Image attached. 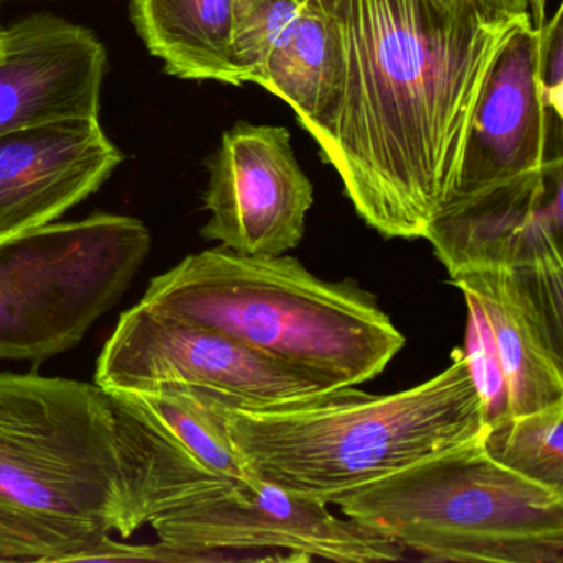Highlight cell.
I'll list each match as a JSON object with an SVG mask.
<instances>
[{
    "label": "cell",
    "instance_id": "6da1fadb",
    "mask_svg": "<svg viewBox=\"0 0 563 563\" xmlns=\"http://www.w3.org/2000/svg\"><path fill=\"white\" fill-rule=\"evenodd\" d=\"M341 37V100L316 141L385 239H424L453 194L471 118L517 21L428 0H318ZM529 19V18H523Z\"/></svg>",
    "mask_w": 563,
    "mask_h": 563
},
{
    "label": "cell",
    "instance_id": "7a4b0ae2",
    "mask_svg": "<svg viewBox=\"0 0 563 563\" xmlns=\"http://www.w3.org/2000/svg\"><path fill=\"white\" fill-rule=\"evenodd\" d=\"M213 394L230 440L256 479L328 506L481 440L487 428L486 400L470 358L457 349L441 374L397 394L332 388L265 408L235 407Z\"/></svg>",
    "mask_w": 563,
    "mask_h": 563
},
{
    "label": "cell",
    "instance_id": "3957f363",
    "mask_svg": "<svg viewBox=\"0 0 563 563\" xmlns=\"http://www.w3.org/2000/svg\"><path fill=\"white\" fill-rule=\"evenodd\" d=\"M113 532L133 536L110 394L0 372V562H88Z\"/></svg>",
    "mask_w": 563,
    "mask_h": 563
},
{
    "label": "cell",
    "instance_id": "277c9868",
    "mask_svg": "<svg viewBox=\"0 0 563 563\" xmlns=\"http://www.w3.org/2000/svg\"><path fill=\"white\" fill-rule=\"evenodd\" d=\"M141 302L230 335L328 388L372 380L405 345L372 292L352 279L325 282L286 255L206 250L153 278Z\"/></svg>",
    "mask_w": 563,
    "mask_h": 563
},
{
    "label": "cell",
    "instance_id": "5b68a950",
    "mask_svg": "<svg viewBox=\"0 0 563 563\" xmlns=\"http://www.w3.org/2000/svg\"><path fill=\"white\" fill-rule=\"evenodd\" d=\"M335 506L433 562L563 563V493L500 466L481 440L368 484Z\"/></svg>",
    "mask_w": 563,
    "mask_h": 563
},
{
    "label": "cell",
    "instance_id": "8992f818",
    "mask_svg": "<svg viewBox=\"0 0 563 563\" xmlns=\"http://www.w3.org/2000/svg\"><path fill=\"white\" fill-rule=\"evenodd\" d=\"M150 252V229L117 213L0 240V361L41 364L77 347Z\"/></svg>",
    "mask_w": 563,
    "mask_h": 563
},
{
    "label": "cell",
    "instance_id": "52a82bcc",
    "mask_svg": "<svg viewBox=\"0 0 563 563\" xmlns=\"http://www.w3.org/2000/svg\"><path fill=\"white\" fill-rule=\"evenodd\" d=\"M164 562H397L394 540L252 477L151 520Z\"/></svg>",
    "mask_w": 563,
    "mask_h": 563
},
{
    "label": "cell",
    "instance_id": "ba28073f",
    "mask_svg": "<svg viewBox=\"0 0 563 563\" xmlns=\"http://www.w3.org/2000/svg\"><path fill=\"white\" fill-rule=\"evenodd\" d=\"M95 384L113 391L190 385L219 391L240 408L273 407L332 390L230 335L143 302L118 319L98 357Z\"/></svg>",
    "mask_w": 563,
    "mask_h": 563
},
{
    "label": "cell",
    "instance_id": "9c48e42d",
    "mask_svg": "<svg viewBox=\"0 0 563 563\" xmlns=\"http://www.w3.org/2000/svg\"><path fill=\"white\" fill-rule=\"evenodd\" d=\"M479 316L500 378L497 417L563 401V262L451 273Z\"/></svg>",
    "mask_w": 563,
    "mask_h": 563
},
{
    "label": "cell",
    "instance_id": "30bf717a",
    "mask_svg": "<svg viewBox=\"0 0 563 563\" xmlns=\"http://www.w3.org/2000/svg\"><path fill=\"white\" fill-rule=\"evenodd\" d=\"M202 236L242 255H286L302 242L314 203L286 128L239 123L209 163Z\"/></svg>",
    "mask_w": 563,
    "mask_h": 563
},
{
    "label": "cell",
    "instance_id": "8fae6325",
    "mask_svg": "<svg viewBox=\"0 0 563 563\" xmlns=\"http://www.w3.org/2000/svg\"><path fill=\"white\" fill-rule=\"evenodd\" d=\"M560 144L562 118L547 107L540 87L539 31L530 19H522L487 75L446 203L540 169L562 156Z\"/></svg>",
    "mask_w": 563,
    "mask_h": 563
},
{
    "label": "cell",
    "instance_id": "7c38bea8",
    "mask_svg": "<svg viewBox=\"0 0 563 563\" xmlns=\"http://www.w3.org/2000/svg\"><path fill=\"white\" fill-rule=\"evenodd\" d=\"M563 157L467 199L446 203L424 240L448 275L483 266L562 260Z\"/></svg>",
    "mask_w": 563,
    "mask_h": 563
},
{
    "label": "cell",
    "instance_id": "4fadbf2b",
    "mask_svg": "<svg viewBox=\"0 0 563 563\" xmlns=\"http://www.w3.org/2000/svg\"><path fill=\"white\" fill-rule=\"evenodd\" d=\"M108 55L97 35L54 15L0 27V134L98 120Z\"/></svg>",
    "mask_w": 563,
    "mask_h": 563
},
{
    "label": "cell",
    "instance_id": "5bb4252c",
    "mask_svg": "<svg viewBox=\"0 0 563 563\" xmlns=\"http://www.w3.org/2000/svg\"><path fill=\"white\" fill-rule=\"evenodd\" d=\"M121 163L100 120L0 134V240L57 222L98 192Z\"/></svg>",
    "mask_w": 563,
    "mask_h": 563
},
{
    "label": "cell",
    "instance_id": "9a60e30c",
    "mask_svg": "<svg viewBox=\"0 0 563 563\" xmlns=\"http://www.w3.org/2000/svg\"><path fill=\"white\" fill-rule=\"evenodd\" d=\"M342 71L338 25L318 0H308L273 47L255 85L286 101L298 123L318 141L338 113Z\"/></svg>",
    "mask_w": 563,
    "mask_h": 563
},
{
    "label": "cell",
    "instance_id": "2e32d148",
    "mask_svg": "<svg viewBox=\"0 0 563 563\" xmlns=\"http://www.w3.org/2000/svg\"><path fill=\"white\" fill-rule=\"evenodd\" d=\"M236 0H131L137 35L164 70L240 87L232 64Z\"/></svg>",
    "mask_w": 563,
    "mask_h": 563
},
{
    "label": "cell",
    "instance_id": "e0dca14e",
    "mask_svg": "<svg viewBox=\"0 0 563 563\" xmlns=\"http://www.w3.org/2000/svg\"><path fill=\"white\" fill-rule=\"evenodd\" d=\"M108 391L209 473L230 483H245L255 477L230 440L225 417L212 390L164 384L146 390Z\"/></svg>",
    "mask_w": 563,
    "mask_h": 563
},
{
    "label": "cell",
    "instance_id": "ac0fdd59",
    "mask_svg": "<svg viewBox=\"0 0 563 563\" xmlns=\"http://www.w3.org/2000/svg\"><path fill=\"white\" fill-rule=\"evenodd\" d=\"M481 443L500 466L563 493V401L493 418Z\"/></svg>",
    "mask_w": 563,
    "mask_h": 563
},
{
    "label": "cell",
    "instance_id": "d6986e66",
    "mask_svg": "<svg viewBox=\"0 0 563 563\" xmlns=\"http://www.w3.org/2000/svg\"><path fill=\"white\" fill-rule=\"evenodd\" d=\"M299 0H236L232 64L240 87L255 84L273 47L301 14Z\"/></svg>",
    "mask_w": 563,
    "mask_h": 563
},
{
    "label": "cell",
    "instance_id": "ffe728a7",
    "mask_svg": "<svg viewBox=\"0 0 563 563\" xmlns=\"http://www.w3.org/2000/svg\"><path fill=\"white\" fill-rule=\"evenodd\" d=\"M539 77L543 101L562 118L563 97V29L562 8L539 29Z\"/></svg>",
    "mask_w": 563,
    "mask_h": 563
},
{
    "label": "cell",
    "instance_id": "44dd1931",
    "mask_svg": "<svg viewBox=\"0 0 563 563\" xmlns=\"http://www.w3.org/2000/svg\"><path fill=\"white\" fill-rule=\"evenodd\" d=\"M473 8L490 21L529 18L539 31L545 19L547 0H470Z\"/></svg>",
    "mask_w": 563,
    "mask_h": 563
},
{
    "label": "cell",
    "instance_id": "7402d4cb",
    "mask_svg": "<svg viewBox=\"0 0 563 563\" xmlns=\"http://www.w3.org/2000/svg\"><path fill=\"white\" fill-rule=\"evenodd\" d=\"M428 2L444 14H457V12L473 5L470 0H428Z\"/></svg>",
    "mask_w": 563,
    "mask_h": 563
},
{
    "label": "cell",
    "instance_id": "603a6c76",
    "mask_svg": "<svg viewBox=\"0 0 563 563\" xmlns=\"http://www.w3.org/2000/svg\"><path fill=\"white\" fill-rule=\"evenodd\" d=\"M299 2H302V4H305V2H308V0H299Z\"/></svg>",
    "mask_w": 563,
    "mask_h": 563
}]
</instances>
